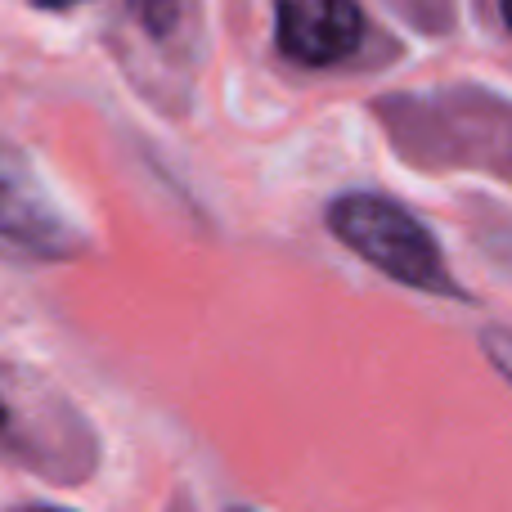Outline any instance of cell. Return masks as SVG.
Instances as JSON below:
<instances>
[{"label":"cell","mask_w":512,"mask_h":512,"mask_svg":"<svg viewBox=\"0 0 512 512\" xmlns=\"http://www.w3.org/2000/svg\"><path fill=\"white\" fill-rule=\"evenodd\" d=\"M324 221L342 248H351L360 261L387 274L391 283H405V288L427 292V297L468 301L436 234L405 203H396L387 194H342L328 203Z\"/></svg>","instance_id":"6da1fadb"},{"label":"cell","mask_w":512,"mask_h":512,"mask_svg":"<svg viewBox=\"0 0 512 512\" xmlns=\"http://www.w3.org/2000/svg\"><path fill=\"white\" fill-rule=\"evenodd\" d=\"M378 117L382 122L445 126V135H427L423 144L405 153L418 167H490L495 176L508 171V104L481 86L382 99Z\"/></svg>","instance_id":"7a4b0ae2"},{"label":"cell","mask_w":512,"mask_h":512,"mask_svg":"<svg viewBox=\"0 0 512 512\" xmlns=\"http://www.w3.org/2000/svg\"><path fill=\"white\" fill-rule=\"evenodd\" d=\"M86 230L50 194L18 144L0 140V261L59 265L86 252Z\"/></svg>","instance_id":"3957f363"},{"label":"cell","mask_w":512,"mask_h":512,"mask_svg":"<svg viewBox=\"0 0 512 512\" xmlns=\"http://www.w3.org/2000/svg\"><path fill=\"white\" fill-rule=\"evenodd\" d=\"M279 50L301 68H333L364 45L360 0H274Z\"/></svg>","instance_id":"277c9868"},{"label":"cell","mask_w":512,"mask_h":512,"mask_svg":"<svg viewBox=\"0 0 512 512\" xmlns=\"http://www.w3.org/2000/svg\"><path fill=\"white\" fill-rule=\"evenodd\" d=\"M126 9H131V18L140 23L144 36H153V41H167L171 32L180 27V0H126Z\"/></svg>","instance_id":"5b68a950"},{"label":"cell","mask_w":512,"mask_h":512,"mask_svg":"<svg viewBox=\"0 0 512 512\" xmlns=\"http://www.w3.org/2000/svg\"><path fill=\"white\" fill-rule=\"evenodd\" d=\"M36 9H72V5H81V0H32Z\"/></svg>","instance_id":"8992f818"},{"label":"cell","mask_w":512,"mask_h":512,"mask_svg":"<svg viewBox=\"0 0 512 512\" xmlns=\"http://www.w3.org/2000/svg\"><path fill=\"white\" fill-rule=\"evenodd\" d=\"M9 512H72V508H54V504H27V508H9Z\"/></svg>","instance_id":"52a82bcc"},{"label":"cell","mask_w":512,"mask_h":512,"mask_svg":"<svg viewBox=\"0 0 512 512\" xmlns=\"http://www.w3.org/2000/svg\"><path fill=\"white\" fill-rule=\"evenodd\" d=\"M9 423V409H5V400H0V427H5Z\"/></svg>","instance_id":"ba28073f"},{"label":"cell","mask_w":512,"mask_h":512,"mask_svg":"<svg viewBox=\"0 0 512 512\" xmlns=\"http://www.w3.org/2000/svg\"><path fill=\"white\" fill-rule=\"evenodd\" d=\"M230 512H256V508H230Z\"/></svg>","instance_id":"9c48e42d"}]
</instances>
